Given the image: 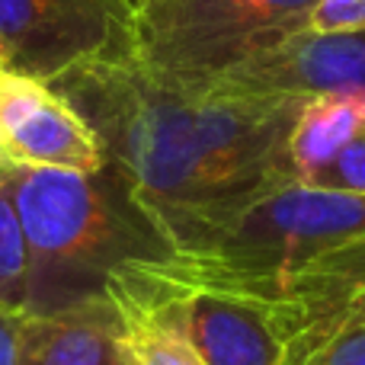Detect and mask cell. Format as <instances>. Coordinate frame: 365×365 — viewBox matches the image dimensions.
I'll list each match as a JSON object with an SVG mask.
<instances>
[{"instance_id": "ac0fdd59", "label": "cell", "mask_w": 365, "mask_h": 365, "mask_svg": "<svg viewBox=\"0 0 365 365\" xmlns=\"http://www.w3.org/2000/svg\"><path fill=\"white\" fill-rule=\"evenodd\" d=\"M0 167H4V154H0Z\"/></svg>"}, {"instance_id": "7c38bea8", "label": "cell", "mask_w": 365, "mask_h": 365, "mask_svg": "<svg viewBox=\"0 0 365 365\" xmlns=\"http://www.w3.org/2000/svg\"><path fill=\"white\" fill-rule=\"evenodd\" d=\"M298 365H365V317L340 324Z\"/></svg>"}, {"instance_id": "2e32d148", "label": "cell", "mask_w": 365, "mask_h": 365, "mask_svg": "<svg viewBox=\"0 0 365 365\" xmlns=\"http://www.w3.org/2000/svg\"><path fill=\"white\" fill-rule=\"evenodd\" d=\"M362 317H365V289H362V292H356V295L349 298V302L343 304V308L334 314V324H330V334H334V330L340 327V324H346V321H362ZM330 334H327V336H330Z\"/></svg>"}, {"instance_id": "4fadbf2b", "label": "cell", "mask_w": 365, "mask_h": 365, "mask_svg": "<svg viewBox=\"0 0 365 365\" xmlns=\"http://www.w3.org/2000/svg\"><path fill=\"white\" fill-rule=\"evenodd\" d=\"M311 186L324 189H349V192H365V132L356 141H349L336 160L324 173H317V180Z\"/></svg>"}, {"instance_id": "5bb4252c", "label": "cell", "mask_w": 365, "mask_h": 365, "mask_svg": "<svg viewBox=\"0 0 365 365\" xmlns=\"http://www.w3.org/2000/svg\"><path fill=\"white\" fill-rule=\"evenodd\" d=\"M311 29L317 32H365V0H317Z\"/></svg>"}, {"instance_id": "e0dca14e", "label": "cell", "mask_w": 365, "mask_h": 365, "mask_svg": "<svg viewBox=\"0 0 365 365\" xmlns=\"http://www.w3.org/2000/svg\"><path fill=\"white\" fill-rule=\"evenodd\" d=\"M125 4H128V10H132V16H135V13H138V10H145V6L151 4V0H125Z\"/></svg>"}, {"instance_id": "7a4b0ae2", "label": "cell", "mask_w": 365, "mask_h": 365, "mask_svg": "<svg viewBox=\"0 0 365 365\" xmlns=\"http://www.w3.org/2000/svg\"><path fill=\"white\" fill-rule=\"evenodd\" d=\"M4 180L29 250L32 314L106 295L119 266L173 250L113 164L77 173L4 160Z\"/></svg>"}, {"instance_id": "6da1fadb", "label": "cell", "mask_w": 365, "mask_h": 365, "mask_svg": "<svg viewBox=\"0 0 365 365\" xmlns=\"http://www.w3.org/2000/svg\"><path fill=\"white\" fill-rule=\"evenodd\" d=\"M177 250L195 227L295 182L289 135L304 100H234L151 71L132 45L48 81Z\"/></svg>"}, {"instance_id": "8fae6325", "label": "cell", "mask_w": 365, "mask_h": 365, "mask_svg": "<svg viewBox=\"0 0 365 365\" xmlns=\"http://www.w3.org/2000/svg\"><path fill=\"white\" fill-rule=\"evenodd\" d=\"M0 308H29V250L0 167Z\"/></svg>"}, {"instance_id": "9a60e30c", "label": "cell", "mask_w": 365, "mask_h": 365, "mask_svg": "<svg viewBox=\"0 0 365 365\" xmlns=\"http://www.w3.org/2000/svg\"><path fill=\"white\" fill-rule=\"evenodd\" d=\"M26 311L0 308V365H19V336Z\"/></svg>"}, {"instance_id": "52a82bcc", "label": "cell", "mask_w": 365, "mask_h": 365, "mask_svg": "<svg viewBox=\"0 0 365 365\" xmlns=\"http://www.w3.org/2000/svg\"><path fill=\"white\" fill-rule=\"evenodd\" d=\"M0 154L16 167L93 173L106 167L96 135L38 77L0 71Z\"/></svg>"}, {"instance_id": "d6986e66", "label": "cell", "mask_w": 365, "mask_h": 365, "mask_svg": "<svg viewBox=\"0 0 365 365\" xmlns=\"http://www.w3.org/2000/svg\"><path fill=\"white\" fill-rule=\"evenodd\" d=\"M0 71H4V64H0Z\"/></svg>"}, {"instance_id": "277c9868", "label": "cell", "mask_w": 365, "mask_h": 365, "mask_svg": "<svg viewBox=\"0 0 365 365\" xmlns=\"http://www.w3.org/2000/svg\"><path fill=\"white\" fill-rule=\"evenodd\" d=\"M106 298L173 327L202 365H295V330L276 302L180 282L151 259L119 266L106 279Z\"/></svg>"}, {"instance_id": "3957f363", "label": "cell", "mask_w": 365, "mask_h": 365, "mask_svg": "<svg viewBox=\"0 0 365 365\" xmlns=\"http://www.w3.org/2000/svg\"><path fill=\"white\" fill-rule=\"evenodd\" d=\"M314 6L317 0H151L132 19V48L151 71L199 90L311 29Z\"/></svg>"}, {"instance_id": "9c48e42d", "label": "cell", "mask_w": 365, "mask_h": 365, "mask_svg": "<svg viewBox=\"0 0 365 365\" xmlns=\"http://www.w3.org/2000/svg\"><path fill=\"white\" fill-rule=\"evenodd\" d=\"M365 132V96H311L298 109L289 135V167L295 182H311L336 160V154Z\"/></svg>"}, {"instance_id": "8992f818", "label": "cell", "mask_w": 365, "mask_h": 365, "mask_svg": "<svg viewBox=\"0 0 365 365\" xmlns=\"http://www.w3.org/2000/svg\"><path fill=\"white\" fill-rule=\"evenodd\" d=\"M199 90L234 100L365 96V32H295Z\"/></svg>"}, {"instance_id": "30bf717a", "label": "cell", "mask_w": 365, "mask_h": 365, "mask_svg": "<svg viewBox=\"0 0 365 365\" xmlns=\"http://www.w3.org/2000/svg\"><path fill=\"white\" fill-rule=\"evenodd\" d=\"M115 304V302H113ZM132 365H202L195 349L173 327L128 304H115Z\"/></svg>"}, {"instance_id": "5b68a950", "label": "cell", "mask_w": 365, "mask_h": 365, "mask_svg": "<svg viewBox=\"0 0 365 365\" xmlns=\"http://www.w3.org/2000/svg\"><path fill=\"white\" fill-rule=\"evenodd\" d=\"M132 19L125 0H0V64L48 83L132 45Z\"/></svg>"}, {"instance_id": "ba28073f", "label": "cell", "mask_w": 365, "mask_h": 365, "mask_svg": "<svg viewBox=\"0 0 365 365\" xmlns=\"http://www.w3.org/2000/svg\"><path fill=\"white\" fill-rule=\"evenodd\" d=\"M19 365H132L122 321L106 295L48 314H23Z\"/></svg>"}]
</instances>
